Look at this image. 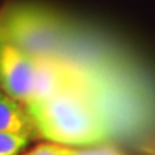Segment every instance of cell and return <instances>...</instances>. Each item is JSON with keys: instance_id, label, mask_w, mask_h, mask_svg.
<instances>
[{"instance_id": "obj_1", "label": "cell", "mask_w": 155, "mask_h": 155, "mask_svg": "<svg viewBox=\"0 0 155 155\" xmlns=\"http://www.w3.org/2000/svg\"><path fill=\"white\" fill-rule=\"evenodd\" d=\"M104 98L68 92L25 104L36 137L69 147H94L111 138L115 128Z\"/></svg>"}, {"instance_id": "obj_2", "label": "cell", "mask_w": 155, "mask_h": 155, "mask_svg": "<svg viewBox=\"0 0 155 155\" xmlns=\"http://www.w3.org/2000/svg\"><path fill=\"white\" fill-rule=\"evenodd\" d=\"M0 42L33 58L81 61L75 29L68 19L35 5H9L0 10Z\"/></svg>"}, {"instance_id": "obj_3", "label": "cell", "mask_w": 155, "mask_h": 155, "mask_svg": "<svg viewBox=\"0 0 155 155\" xmlns=\"http://www.w3.org/2000/svg\"><path fill=\"white\" fill-rule=\"evenodd\" d=\"M38 59L13 45L0 42V88L6 94L28 104L33 98Z\"/></svg>"}, {"instance_id": "obj_4", "label": "cell", "mask_w": 155, "mask_h": 155, "mask_svg": "<svg viewBox=\"0 0 155 155\" xmlns=\"http://www.w3.org/2000/svg\"><path fill=\"white\" fill-rule=\"evenodd\" d=\"M0 132L19 134L36 139V131L25 104L0 88Z\"/></svg>"}, {"instance_id": "obj_5", "label": "cell", "mask_w": 155, "mask_h": 155, "mask_svg": "<svg viewBox=\"0 0 155 155\" xmlns=\"http://www.w3.org/2000/svg\"><path fill=\"white\" fill-rule=\"evenodd\" d=\"M32 141L26 135L0 132V155H20Z\"/></svg>"}, {"instance_id": "obj_6", "label": "cell", "mask_w": 155, "mask_h": 155, "mask_svg": "<svg viewBox=\"0 0 155 155\" xmlns=\"http://www.w3.org/2000/svg\"><path fill=\"white\" fill-rule=\"evenodd\" d=\"M76 147L45 141L42 144L33 147L32 150H29L28 152H22L20 155H76Z\"/></svg>"}, {"instance_id": "obj_7", "label": "cell", "mask_w": 155, "mask_h": 155, "mask_svg": "<svg viewBox=\"0 0 155 155\" xmlns=\"http://www.w3.org/2000/svg\"><path fill=\"white\" fill-rule=\"evenodd\" d=\"M76 155H122L119 151L109 148V147H99V145H94V147H83V148H78Z\"/></svg>"}]
</instances>
